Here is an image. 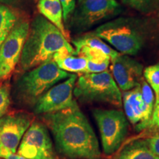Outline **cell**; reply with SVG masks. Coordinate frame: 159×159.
I'll return each mask as SVG.
<instances>
[{
    "instance_id": "obj_1",
    "label": "cell",
    "mask_w": 159,
    "mask_h": 159,
    "mask_svg": "<svg viewBox=\"0 0 159 159\" xmlns=\"http://www.w3.org/2000/svg\"><path fill=\"white\" fill-rule=\"evenodd\" d=\"M59 152L71 159H99L98 140L78 105L43 115Z\"/></svg>"
},
{
    "instance_id": "obj_2",
    "label": "cell",
    "mask_w": 159,
    "mask_h": 159,
    "mask_svg": "<svg viewBox=\"0 0 159 159\" xmlns=\"http://www.w3.org/2000/svg\"><path fill=\"white\" fill-rule=\"evenodd\" d=\"M63 48H75L61 32L43 16L38 15L30 23L19 61L20 71H27L52 59Z\"/></svg>"
},
{
    "instance_id": "obj_3",
    "label": "cell",
    "mask_w": 159,
    "mask_h": 159,
    "mask_svg": "<svg viewBox=\"0 0 159 159\" xmlns=\"http://www.w3.org/2000/svg\"><path fill=\"white\" fill-rule=\"evenodd\" d=\"M91 33L114 47L118 52L129 56L138 54L147 39L143 24L132 18L111 20Z\"/></svg>"
},
{
    "instance_id": "obj_4",
    "label": "cell",
    "mask_w": 159,
    "mask_h": 159,
    "mask_svg": "<svg viewBox=\"0 0 159 159\" xmlns=\"http://www.w3.org/2000/svg\"><path fill=\"white\" fill-rule=\"evenodd\" d=\"M71 75L60 69L53 59H50L25 71L19 77L16 83V96L24 104L35 105L46 91Z\"/></svg>"
},
{
    "instance_id": "obj_5",
    "label": "cell",
    "mask_w": 159,
    "mask_h": 159,
    "mask_svg": "<svg viewBox=\"0 0 159 159\" xmlns=\"http://www.w3.org/2000/svg\"><path fill=\"white\" fill-rule=\"evenodd\" d=\"M73 94L83 102L109 103L116 107L122 104L118 85L110 71L83 74L75 83Z\"/></svg>"
},
{
    "instance_id": "obj_6",
    "label": "cell",
    "mask_w": 159,
    "mask_h": 159,
    "mask_svg": "<svg viewBox=\"0 0 159 159\" xmlns=\"http://www.w3.org/2000/svg\"><path fill=\"white\" fill-rule=\"evenodd\" d=\"M116 0H81L70 18V29L83 33L121 13Z\"/></svg>"
},
{
    "instance_id": "obj_7",
    "label": "cell",
    "mask_w": 159,
    "mask_h": 159,
    "mask_svg": "<svg viewBox=\"0 0 159 159\" xmlns=\"http://www.w3.org/2000/svg\"><path fill=\"white\" fill-rule=\"evenodd\" d=\"M92 114L98 126L103 151L106 155L114 153L128 135V119L118 110L94 109Z\"/></svg>"
},
{
    "instance_id": "obj_8",
    "label": "cell",
    "mask_w": 159,
    "mask_h": 159,
    "mask_svg": "<svg viewBox=\"0 0 159 159\" xmlns=\"http://www.w3.org/2000/svg\"><path fill=\"white\" fill-rule=\"evenodd\" d=\"M29 27L30 22L27 19H18L2 43L0 47V81L8 80L19 63Z\"/></svg>"
},
{
    "instance_id": "obj_9",
    "label": "cell",
    "mask_w": 159,
    "mask_h": 159,
    "mask_svg": "<svg viewBox=\"0 0 159 159\" xmlns=\"http://www.w3.org/2000/svg\"><path fill=\"white\" fill-rule=\"evenodd\" d=\"M77 77L71 74L63 82L53 85L38 99L34 105V112L46 114L63 111L77 103L73 99V91Z\"/></svg>"
},
{
    "instance_id": "obj_10",
    "label": "cell",
    "mask_w": 159,
    "mask_h": 159,
    "mask_svg": "<svg viewBox=\"0 0 159 159\" xmlns=\"http://www.w3.org/2000/svg\"><path fill=\"white\" fill-rule=\"evenodd\" d=\"M18 154L28 159H56L48 130L41 123L33 122L20 142Z\"/></svg>"
},
{
    "instance_id": "obj_11",
    "label": "cell",
    "mask_w": 159,
    "mask_h": 159,
    "mask_svg": "<svg viewBox=\"0 0 159 159\" xmlns=\"http://www.w3.org/2000/svg\"><path fill=\"white\" fill-rule=\"evenodd\" d=\"M34 120L25 112L10 113L0 117V150L16 153L25 132Z\"/></svg>"
},
{
    "instance_id": "obj_12",
    "label": "cell",
    "mask_w": 159,
    "mask_h": 159,
    "mask_svg": "<svg viewBox=\"0 0 159 159\" xmlns=\"http://www.w3.org/2000/svg\"><path fill=\"white\" fill-rule=\"evenodd\" d=\"M111 63L114 80L122 91H129L139 84L144 69L142 63L129 55L120 53Z\"/></svg>"
},
{
    "instance_id": "obj_13",
    "label": "cell",
    "mask_w": 159,
    "mask_h": 159,
    "mask_svg": "<svg viewBox=\"0 0 159 159\" xmlns=\"http://www.w3.org/2000/svg\"><path fill=\"white\" fill-rule=\"evenodd\" d=\"M122 97L127 119L136 125L137 130L148 128L152 114L148 111L144 102L140 83L135 88L125 91Z\"/></svg>"
},
{
    "instance_id": "obj_14",
    "label": "cell",
    "mask_w": 159,
    "mask_h": 159,
    "mask_svg": "<svg viewBox=\"0 0 159 159\" xmlns=\"http://www.w3.org/2000/svg\"><path fill=\"white\" fill-rule=\"evenodd\" d=\"M40 14L55 25L64 37L70 41L69 33L66 29L63 20V7L60 0H37Z\"/></svg>"
},
{
    "instance_id": "obj_15",
    "label": "cell",
    "mask_w": 159,
    "mask_h": 159,
    "mask_svg": "<svg viewBox=\"0 0 159 159\" xmlns=\"http://www.w3.org/2000/svg\"><path fill=\"white\" fill-rule=\"evenodd\" d=\"M52 59L63 71L82 75L85 73L88 61L84 57L77 55L75 49L63 48L55 53Z\"/></svg>"
},
{
    "instance_id": "obj_16",
    "label": "cell",
    "mask_w": 159,
    "mask_h": 159,
    "mask_svg": "<svg viewBox=\"0 0 159 159\" xmlns=\"http://www.w3.org/2000/svg\"><path fill=\"white\" fill-rule=\"evenodd\" d=\"M117 159H159L147 146L142 139L128 143L122 149Z\"/></svg>"
},
{
    "instance_id": "obj_17",
    "label": "cell",
    "mask_w": 159,
    "mask_h": 159,
    "mask_svg": "<svg viewBox=\"0 0 159 159\" xmlns=\"http://www.w3.org/2000/svg\"><path fill=\"white\" fill-rule=\"evenodd\" d=\"M71 43L75 47V49L81 47V46H86V47L100 49L101 51H102L103 52L111 57V61L119 55L118 52L115 50L114 49L111 48L105 41L101 39L100 38L97 37V35L92 34L91 33H85V35L72 39Z\"/></svg>"
},
{
    "instance_id": "obj_18",
    "label": "cell",
    "mask_w": 159,
    "mask_h": 159,
    "mask_svg": "<svg viewBox=\"0 0 159 159\" xmlns=\"http://www.w3.org/2000/svg\"><path fill=\"white\" fill-rule=\"evenodd\" d=\"M19 18L10 6L0 2V47Z\"/></svg>"
},
{
    "instance_id": "obj_19",
    "label": "cell",
    "mask_w": 159,
    "mask_h": 159,
    "mask_svg": "<svg viewBox=\"0 0 159 159\" xmlns=\"http://www.w3.org/2000/svg\"><path fill=\"white\" fill-rule=\"evenodd\" d=\"M144 76L156 96L159 93V63L147 67L144 70Z\"/></svg>"
},
{
    "instance_id": "obj_20",
    "label": "cell",
    "mask_w": 159,
    "mask_h": 159,
    "mask_svg": "<svg viewBox=\"0 0 159 159\" xmlns=\"http://www.w3.org/2000/svg\"><path fill=\"white\" fill-rule=\"evenodd\" d=\"M11 104V85L5 82L0 85V117L3 116Z\"/></svg>"
},
{
    "instance_id": "obj_21",
    "label": "cell",
    "mask_w": 159,
    "mask_h": 159,
    "mask_svg": "<svg viewBox=\"0 0 159 159\" xmlns=\"http://www.w3.org/2000/svg\"><path fill=\"white\" fill-rule=\"evenodd\" d=\"M126 6L143 13H150L152 8L153 0H121Z\"/></svg>"
},
{
    "instance_id": "obj_22",
    "label": "cell",
    "mask_w": 159,
    "mask_h": 159,
    "mask_svg": "<svg viewBox=\"0 0 159 159\" xmlns=\"http://www.w3.org/2000/svg\"><path fill=\"white\" fill-rule=\"evenodd\" d=\"M142 139L154 154L159 156V131H152Z\"/></svg>"
},
{
    "instance_id": "obj_23",
    "label": "cell",
    "mask_w": 159,
    "mask_h": 159,
    "mask_svg": "<svg viewBox=\"0 0 159 159\" xmlns=\"http://www.w3.org/2000/svg\"><path fill=\"white\" fill-rule=\"evenodd\" d=\"M63 7V20L65 22L69 21L71 15L76 7V1L75 0H60Z\"/></svg>"
},
{
    "instance_id": "obj_24",
    "label": "cell",
    "mask_w": 159,
    "mask_h": 159,
    "mask_svg": "<svg viewBox=\"0 0 159 159\" xmlns=\"http://www.w3.org/2000/svg\"><path fill=\"white\" fill-rule=\"evenodd\" d=\"M148 128L153 129V131H159V97H156L155 101L153 112Z\"/></svg>"
},
{
    "instance_id": "obj_25",
    "label": "cell",
    "mask_w": 159,
    "mask_h": 159,
    "mask_svg": "<svg viewBox=\"0 0 159 159\" xmlns=\"http://www.w3.org/2000/svg\"><path fill=\"white\" fill-rule=\"evenodd\" d=\"M0 158L2 159H28L25 157L11 152L7 150H0Z\"/></svg>"
},
{
    "instance_id": "obj_26",
    "label": "cell",
    "mask_w": 159,
    "mask_h": 159,
    "mask_svg": "<svg viewBox=\"0 0 159 159\" xmlns=\"http://www.w3.org/2000/svg\"><path fill=\"white\" fill-rule=\"evenodd\" d=\"M21 1L22 0H0V2L7 6H12L18 5V3L21 2Z\"/></svg>"
},
{
    "instance_id": "obj_27",
    "label": "cell",
    "mask_w": 159,
    "mask_h": 159,
    "mask_svg": "<svg viewBox=\"0 0 159 159\" xmlns=\"http://www.w3.org/2000/svg\"><path fill=\"white\" fill-rule=\"evenodd\" d=\"M156 97H159V93H158V94H157V95H156Z\"/></svg>"
},
{
    "instance_id": "obj_28",
    "label": "cell",
    "mask_w": 159,
    "mask_h": 159,
    "mask_svg": "<svg viewBox=\"0 0 159 159\" xmlns=\"http://www.w3.org/2000/svg\"><path fill=\"white\" fill-rule=\"evenodd\" d=\"M78 1H81V0H78Z\"/></svg>"
},
{
    "instance_id": "obj_29",
    "label": "cell",
    "mask_w": 159,
    "mask_h": 159,
    "mask_svg": "<svg viewBox=\"0 0 159 159\" xmlns=\"http://www.w3.org/2000/svg\"><path fill=\"white\" fill-rule=\"evenodd\" d=\"M0 159H2V158H0Z\"/></svg>"
},
{
    "instance_id": "obj_30",
    "label": "cell",
    "mask_w": 159,
    "mask_h": 159,
    "mask_svg": "<svg viewBox=\"0 0 159 159\" xmlns=\"http://www.w3.org/2000/svg\"><path fill=\"white\" fill-rule=\"evenodd\" d=\"M35 1H37V0H35Z\"/></svg>"
}]
</instances>
